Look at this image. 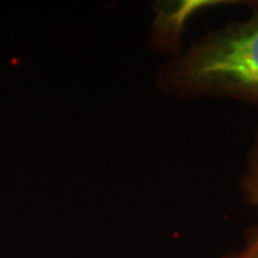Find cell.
Segmentation results:
<instances>
[{"label": "cell", "instance_id": "6da1fadb", "mask_svg": "<svg viewBox=\"0 0 258 258\" xmlns=\"http://www.w3.org/2000/svg\"><path fill=\"white\" fill-rule=\"evenodd\" d=\"M248 5V18L205 32L169 57L158 71V91L176 101L221 98L258 111V2Z\"/></svg>", "mask_w": 258, "mask_h": 258}, {"label": "cell", "instance_id": "7a4b0ae2", "mask_svg": "<svg viewBox=\"0 0 258 258\" xmlns=\"http://www.w3.org/2000/svg\"><path fill=\"white\" fill-rule=\"evenodd\" d=\"M237 5V2L225 0H184L162 2L154 6L155 16L152 25L151 43L159 53H168L174 57L181 52L179 39L188 20L198 12L220 5Z\"/></svg>", "mask_w": 258, "mask_h": 258}, {"label": "cell", "instance_id": "3957f363", "mask_svg": "<svg viewBox=\"0 0 258 258\" xmlns=\"http://www.w3.org/2000/svg\"><path fill=\"white\" fill-rule=\"evenodd\" d=\"M238 186L244 201L258 211V128L247 152L245 168L241 174Z\"/></svg>", "mask_w": 258, "mask_h": 258}, {"label": "cell", "instance_id": "277c9868", "mask_svg": "<svg viewBox=\"0 0 258 258\" xmlns=\"http://www.w3.org/2000/svg\"><path fill=\"white\" fill-rule=\"evenodd\" d=\"M221 258H258V225L247 231L240 248L227 252Z\"/></svg>", "mask_w": 258, "mask_h": 258}]
</instances>
